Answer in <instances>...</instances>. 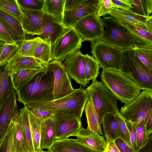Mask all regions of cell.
Here are the masks:
<instances>
[{
	"label": "cell",
	"mask_w": 152,
	"mask_h": 152,
	"mask_svg": "<svg viewBox=\"0 0 152 152\" xmlns=\"http://www.w3.org/2000/svg\"><path fill=\"white\" fill-rule=\"evenodd\" d=\"M121 70L130 74L145 90L152 91V71L136 56L133 49L123 50Z\"/></svg>",
	"instance_id": "52a82bcc"
},
{
	"label": "cell",
	"mask_w": 152,
	"mask_h": 152,
	"mask_svg": "<svg viewBox=\"0 0 152 152\" xmlns=\"http://www.w3.org/2000/svg\"><path fill=\"white\" fill-rule=\"evenodd\" d=\"M13 88L8 73L4 70H0V108L6 101Z\"/></svg>",
	"instance_id": "d6a6232c"
},
{
	"label": "cell",
	"mask_w": 152,
	"mask_h": 152,
	"mask_svg": "<svg viewBox=\"0 0 152 152\" xmlns=\"http://www.w3.org/2000/svg\"><path fill=\"white\" fill-rule=\"evenodd\" d=\"M131 7L130 10L139 15L148 17L152 12V0H128Z\"/></svg>",
	"instance_id": "4dcf8cb0"
},
{
	"label": "cell",
	"mask_w": 152,
	"mask_h": 152,
	"mask_svg": "<svg viewBox=\"0 0 152 152\" xmlns=\"http://www.w3.org/2000/svg\"><path fill=\"white\" fill-rule=\"evenodd\" d=\"M132 123L136 128L137 144L139 150L147 143L149 136L146 132L145 125L140 123Z\"/></svg>",
	"instance_id": "74e56055"
},
{
	"label": "cell",
	"mask_w": 152,
	"mask_h": 152,
	"mask_svg": "<svg viewBox=\"0 0 152 152\" xmlns=\"http://www.w3.org/2000/svg\"><path fill=\"white\" fill-rule=\"evenodd\" d=\"M19 46L16 43H4L0 54V66L5 65L19 54Z\"/></svg>",
	"instance_id": "836d02e7"
},
{
	"label": "cell",
	"mask_w": 152,
	"mask_h": 152,
	"mask_svg": "<svg viewBox=\"0 0 152 152\" xmlns=\"http://www.w3.org/2000/svg\"><path fill=\"white\" fill-rule=\"evenodd\" d=\"M0 41L4 43L14 42L10 35L0 23Z\"/></svg>",
	"instance_id": "c3c4849f"
},
{
	"label": "cell",
	"mask_w": 152,
	"mask_h": 152,
	"mask_svg": "<svg viewBox=\"0 0 152 152\" xmlns=\"http://www.w3.org/2000/svg\"><path fill=\"white\" fill-rule=\"evenodd\" d=\"M83 42L73 26L66 28L51 46L53 59L61 61L70 54L80 50Z\"/></svg>",
	"instance_id": "9c48e42d"
},
{
	"label": "cell",
	"mask_w": 152,
	"mask_h": 152,
	"mask_svg": "<svg viewBox=\"0 0 152 152\" xmlns=\"http://www.w3.org/2000/svg\"><path fill=\"white\" fill-rule=\"evenodd\" d=\"M125 121L129 132L130 140L132 150L133 152H138L139 150L137 144L135 127L132 122L126 121Z\"/></svg>",
	"instance_id": "ee69618b"
},
{
	"label": "cell",
	"mask_w": 152,
	"mask_h": 152,
	"mask_svg": "<svg viewBox=\"0 0 152 152\" xmlns=\"http://www.w3.org/2000/svg\"><path fill=\"white\" fill-rule=\"evenodd\" d=\"M115 115L118 124L120 138L124 141L132 148L130 140L129 132L126 126L125 120L119 112L116 113Z\"/></svg>",
	"instance_id": "60d3db41"
},
{
	"label": "cell",
	"mask_w": 152,
	"mask_h": 152,
	"mask_svg": "<svg viewBox=\"0 0 152 152\" xmlns=\"http://www.w3.org/2000/svg\"><path fill=\"white\" fill-rule=\"evenodd\" d=\"M0 9L20 21L21 12L17 0H0Z\"/></svg>",
	"instance_id": "8d00e7d4"
},
{
	"label": "cell",
	"mask_w": 152,
	"mask_h": 152,
	"mask_svg": "<svg viewBox=\"0 0 152 152\" xmlns=\"http://www.w3.org/2000/svg\"><path fill=\"white\" fill-rule=\"evenodd\" d=\"M54 79L52 72L48 69L39 72L16 91L18 100L24 106L34 103L54 100Z\"/></svg>",
	"instance_id": "3957f363"
},
{
	"label": "cell",
	"mask_w": 152,
	"mask_h": 152,
	"mask_svg": "<svg viewBox=\"0 0 152 152\" xmlns=\"http://www.w3.org/2000/svg\"><path fill=\"white\" fill-rule=\"evenodd\" d=\"M102 20L105 31L99 40L123 50L135 47L152 48V42L139 36L112 17H104Z\"/></svg>",
	"instance_id": "6da1fadb"
},
{
	"label": "cell",
	"mask_w": 152,
	"mask_h": 152,
	"mask_svg": "<svg viewBox=\"0 0 152 152\" xmlns=\"http://www.w3.org/2000/svg\"><path fill=\"white\" fill-rule=\"evenodd\" d=\"M28 114L35 152H41L43 150H41L40 147V137L41 124L42 120L34 116L29 110Z\"/></svg>",
	"instance_id": "f1b7e54d"
},
{
	"label": "cell",
	"mask_w": 152,
	"mask_h": 152,
	"mask_svg": "<svg viewBox=\"0 0 152 152\" xmlns=\"http://www.w3.org/2000/svg\"><path fill=\"white\" fill-rule=\"evenodd\" d=\"M47 65L34 57L22 56L19 54L5 65L4 70L9 74L23 70H46Z\"/></svg>",
	"instance_id": "e0dca14e"
},
{
	"label": "cell",
	"mask_w": 152,
	"mask_h": 152,
	"mask_svg": "<svg viewBox=\"0 0 152 152\" xmlns=\"http://www.w3.org/2000/svg\"><path fill=\"white\" fill-rule=\"evenodd\" d=\"M120 23L140 37L152 42V33L131 24L124 23Z\"/></svg>",
	"instance_id": "7bdbcfd3"
},
{
	"label": "cell",
	"mask_w": 152,
	"mask_h": 152,
	"mask_svg": "<svg viewBox=\"0 0 152 152\" xmlns=\"http://www.w3.org/2000/svg\"><path fill=\"white\" fill-rule=\"evenodd\" d=\"M119 22L131 24L152 33V17H145L133 12L130 9L115 8L109 14Z\"/></svg>",
	"instance_id": "5bb4252c"
},
{
	"label": "cell",
	"mask_w": 152,
	"mask_h": 152,
	"mask_svg": "<svg viewBox=\"0 0 152 152\" xmlns=\"http://www.w3.org/2000/svg\"><path fill=\"white\" fill-rule=\"evenodd\" d=\"M102 124L107 145L120 138L118 122L114 114L108 113L105 114Z\"/></svg>",
	"instance_id": "7402d4cb"
},
{
	"label": "cell",
	"mask_w": 152,
	"mask_h": 152,
	"mask_svg": "<svg viewBox=\"0 0 152 152\" xmlns=\"http://www.w3.org/2000/svg\"><path fill=\"white\" fill-rule=\"evenodd\" d=\"M63 24L56 21L50 15L44 14L42 24L41 32L39 36L48 39L51 46L53 45L64 31Z\"/></svg>",
	"instance_id": "44dd1931"
},
{
	"label": "cell",
	"mask_w": 152,
	"mask_h": 152,
	"mask_svg": "<svg viewBox=\"0 0 152 152\" xmlns=\"http://www.w3.org/2000/svg\"><path fill=\"white\" fill-rule=\"evenodd\" d=\"M20 22L26 34L39 36L41 32L44 14L42 10H34L21 8Z\"/></svg>",
	"instance_id": "2e32d148"
},
{
	"label": "cell",
	"mask_w": 152,
	"mask_h": 152,
	"mask_svg": "<svg viewBox=\"0 0 152 152\" xmlns=\"http://www.w3.org/2000/svg\"><path fill=\"white\" fill-rule=\"evenodd\" d=\"M41 152H45V151H42Z\"/></svg>",
	"instance_id": "9f6ffc18"
},
{
	"label": "cell",
	"mask_w": 152,
	"mask_h": 152,
	"mask_svg": "<svg viewBox=\"0 0 152 152\" xmlns=\"http://www.w3.org/2000/svg\"><path fill=\"white\" fill-rule=\"evenodd\" d=\"M84 152H102L91 148H90L88 150Z\"/></svg>",
	"instance_id": "db71d44e"
},
{
	"label": "cell",
	"mask_w": 152,
	"mask_h": 152,
	"mask_svg": "<svg viewBox=\"0 0 152 152\" xmlns=\"http://www.w3.org/2000/svg\"><path fill=\"white\" fill-rule=\"evenodd\" d=\"M17 93L13 88L7 99L0 108V139L5 134L18 110Z\"/></svg>",
	"instance_id": "ac0fdd59"
},
{
	"label": "cell",
	"mask_w": 152,
	"mask_h": 152,
	"mask_svg": "<svg viewBox=\"0 0 152 152\" xmlns=\"http://www.w3.org/2000/svg\"><path fill=\"white\" fill-rule=\"evenodd\" d=\"M92 56L102 69L121 70L123 50L98 40L91 43Z\"/></svg>",
	"instance_id": "ba28073f"
},
{
	"label": "cell",
	"mask_w": 152,
	"mask_h": 152,
	"mask_svg": "<svg viewBox=\"0 0 152 152\" xmlns=\"http://www.w3.org/2000/svg\"><path fill=\"white\" fill-rule=\"evenodd\" d=\"M33 57L47 64L53 60L51 42L48 39H43Z\"/></svg>",
	"instance_id": "f546056e"
},
{
	"label": "cell",
	"mask_w": 152,
	"mask_h": 152,
	"mask_svg": "<svg viewBox=\"0 0 152 152\" xmlns=\"http://www.w3.org/2000/svg\"><path fill=\"white\" fill-rule=\"evenodd\" d=\"M114 142L121 152H133L132 148L121 138H118Z\"/></svg>",
	"instance_id": "bcb514c9"
},
{
	"label": "cell",
	"mask_w": 152,
	"mask_h": 152,
	"mask_svg": "<svg viewBox=\"0 0 152 152\" xmlns=\"http://www.w3.org/2000/svg\"><path fill=\"white\" fill-rule=\"evenodd\" d=\"M66 0H44L42 10L56 21L63 24Z\"/></svg>",
	"instance_id": "cb8c5ba5"
},
{
	"label": "cell",
	"mask_w": 152,
	"mask_h": 152,
	"mask_svg": "<svg viewBox=\"0 0 152 152\" xmlns=\"http://www.w3.org/2000/svg\"><path fill=\"white\" fill-rule=\"evenodd\" d=\"M138 152H152V135L149 137L147 143L144 146L140 148Z\"/></svg>",
	"instance_id": "f907efd6"
},
{
	"label": "cell",
	"mask_w": 152,
	"mask_h": 152,
	"mask_svg": "<svg viewBox=\"0 0 152 152\" xmlns=\"http://www.w3.org/2000/svg\"><path fill=\"white\" fill-rule=\"evenodd\" d=\"M85 76L87 84L92 80L96 79L100 66L94 58L88 54L84 55Z\"/></svg>",
	"instance_id": "83f0119b"
},
{
	"label": "cell",
	"mask_w": 152,
	"mask_h": 152,
	"mask_svg": "<svg viewBox=\"0 0 152 152\" xmlns=\"http://www.w3.org/2000/svg\"><path fill=\"white\" fill-rule=\"evenodd\" d=\"M63 64L70 77L85 88L87 84L85 74L84 54L80 50L68 56Z\"/></svg>",
	"instance_id": "4fadbf2b"
},
{
	"label": "cell",
	"mask_w": 152,
	"mask_h": 152,
	"mask_svg": "<svg viewBox=\"0 0 152 152\" xmlns=\"http://www.w3.org/2000/svg\"><path fill=\"white\" fill-rule=\"evenodd\" d=\"M29 109L26 106L20 109L18 121L25 137L29 152H35L33 145L28 114Z\"/></svg>",
	"instance_id": "d4e9b609"
},
{
	"label": "cell",
	"mask_w": 152,
	"mask_h": 152,
	"mask_svg": "<svg viewBox=\"0 0 152 152\" xmlns=\"http://www.w3.org/2000/svg\"><path fill=\"white\" fill-rule=\"evenodd\" d=\"M119 113L124 120L145 125L152 113V91L143 90L129 103L121 107Z\"/></svg>",
	"instance_id": "8992f818"
},
{
	"label": "cell",
	"mask_w": 152,
	"mask_h": 152,
	"mask_svg": "<svg viewBox=\"0 0 152 152\" xmlns=\"http://www.w3.org/2000/svg\"><path fill=\"white\" fill-rule=\"evenodd\" d=\"M29 110L34 116L42 120L51 118L55 113V112L51 110L38 108Z\"/></svg>",
	"instance_id": "f6af8a7d"
},
{
	"label": "cell",
	"mask_w": 152,
	"mask_h": 152,
	"mask_svg": "<svg viewBox=\"0 0 152 152\" xmlns=\"http://www.w3.org/2000/svg\"><path fill=\"white\" fill-rule=\"evenodd\" d=\"M89 97L85 88L80 86L72 93L60 98L41 102L30 103L26 106L29 109L38 108L54 112L70 111L81 121L85 105Z\"/></svg>",
	"instance_id": "277c9868"
},
{
	"label": "cell",
	"mask_w": 152,
	"mask_h": 152,
	"mask_svg": "<svg viewBox=\"0 0 152 152\" xmlns=\"http://www.w3.org/2000/svg\"><path fill=\"white\" fill-rule=\"evenodd\" d=\"M85 0H66L64 5V11L71 10L78 6Z\"/></svg>",
	"instance_id": "7dc6e473"
},
{
	"label": "cell",
	"mask_w": 152,
	"mask_h": 152,
	"mask_svg": "<svg viewBox=\"0 0 152 152\" xmlns=\"http://www.w3.org/2000/svg\"><path fill=\"white\" fill-rule=\"evenodd\" d=\"M4 43H2L0 41V54L1 52L2 48L4 46Z\"/></svg>",
	"instance_id": "11a10c76"
},
{
	"label": "cell",
	"mask_w": 152,
	"mask_h": 152,
	"mask_svg": "<svg viewBox=\"0 0 152 152\" xmlns=\"http://www.w3.org/2000/svg\"><path fill=\"white\" fill-rule=\"evenodd\" d=\"M84 110L87 120V129L102 136V122L90 99L86 104Z\"/></svg>",
	"instance_id": "484cf974"
},
{
	"label": "cell",
	"mask_w": 152,
	"mask_h": 152,
	"mask_svg": "<svg viewBox=\"0 0 152 152\" xmlns=\"http://www.w3.org/2000/svg\"><path fill=\"white\" fill-rule=\"evenodd\" d=\"M55 130L51 118L42 120L40 127V147L49 149L55 141Z\"/></svg>",
	"instance_id": "603a6c76"
},
{
	"label": "cell",
	"mask_w": 152,
	"mask_h": 152,
	"mask_svg": "<svg viewBox=\"0 0 152 152\" xmlns=\"http://www.w3.org/2000/svg\"><path fill=\"white\" fill-rule=\"evenodd\" d=\"M86 89L102 123V118L106 113L115 115L119 112L118 99L101 81L92 80L91 85Z\"/></svg>",
	"instance_id": "5b68a950"
},
{
	"label": "cell",
	"mask_w": 152,
	"mask_h": 152,
	"mask_svg": "<svg viewBox=\"0 0 152 152\" xmlns=\"http://www.w3.org/2000/svg\"><path fill=\"white\" fill-rule=\"evenodd\" d=\"M133 49L136 56L150 71H152V48L135 47Z\"/></svg>",
	"instance_id": "f35d334b"
},
{
	"label": "cell",
	"mask_w": 152,
	"mask_h": 152,
	"mask_svg": "<svg viewBox=\"0 0 152 152\" xmlns=\"http://www.w3.org/2000/svg\"><path fill=\"white\" fill-rule=\"evenodd\" d=\"M78 142L102 152H105L107 148L106 141L103 136L82 126L74 135Z\"/></svg>",
	"instance_id": "ffe728a7"
},
{
	"label": "cell",
	"mask_w": 152,
	"mask_h": 152,
	"mask_svg": "<svg viewBox=\"0 0 152 152\" xmlns=\"http://www.w3.org/2000/svg\"><path fill=\"white\" fill-rule=\"evenodd\" d=\"M6 132L7 137L4 152H16V128L14 117L7 129Z\"/></svg>",
	"instance_id": "e575fe53"
},
{
	"label": "cell",
	"mask_w": 152,
	"mask_h": 152,
	"mask_svg": "<svg viewBox=\"0 0 152 152\" xmlns=\"http://www.w3.org/2000/svg\"><path fill=\"white\" fill-rule=\"evenodd\" d=\"M46 70H23L9 74L13 88L19 90L36 74Z\"/></svg>",
	"instance_id": "4316f807"
},
{
	"label": "cell",
	"mask_w": 152,
	"mask_h": 152,
	"mask_svg": "<svg viewBox=\"0 0 152 152\" xmlns=\"http://www.w3.org/2000/svg\"><path fill=\"white\" fill-rule=\"evenodd\" d=\"M0 23L15 42L26 39V34L20 21L0 9Z\"/></svg>",
	"instance_id": "d6986e66"
},
{
	"label": "cell",
	"mask_w": 152,
	"mask_h": 152,
	"mask_svg": "<svg viewBox=\"0 0 152 152\" xmlns=\"http://www.w3.org/2000/svg\"><path fill=\"white\" fill-rule=\"evenodd\" d=\"M19 7L23 9L34 10H42L44 0H17Z\"/></svg>",
	"instance_id": "b9f144b4"
},
{
	"label": "cell",
	"mask_w": 152,
	"mask_h": 152,
	"mask_svg": "<svg viewBox=\"0 0 152 152\" xmlns=\"http://www.w3.org/2000/svg\"><path fill=\"white\" fill-rule=\"evenodd\" d=\"M47 68L53 75L54 99L64 96L74 91L75 89L61 61L52 60L47 64Z\"/></svg>",
	"instance_id": "7c38bea8"
},
{
	"label": "cell",
	"mask_w": 152,
	"mask_h": 152,
	"mask_svg": "<svg viewBox=\"0 0 152 152\" xmlns=\"http://www.w3.org/2000/svg\"><path fill=\"white\" fill-rule=\"evenodd\" d=\"M115 8H118V7L112 0H98L96 13L99 17H104Z\"/></svg>",
	"instance_id": "ab89813d"
},
{
	"label": "cell",
	"mask_w": 152,
	"mask_h": 152,
	"mask_svg": "<svg viewBox=\"0 0 152 152\" xmlns=\"http://www.w3.org/2000/svg\"><path fill=\"white\" fill-rule=\"evenodd\" d=\"M101 78V81L124 105L131 102L141 90H145L130 74L121 70L102 69Z\"/></svg>",
	"instance_id": "7a4b0ae2"
},
{
	"label": "cell",
	"mask_w": 152,
	"mask_h": 152,
	"mask_svg": "<svg viewBox=\"0 0 152 152\" xmlns=\"http://www.w3.org/2000/svg\"><path fill=\"white\" fill-rule=\"evenodd\" d=\"M43 39L38 37L25 39L21 42L19 46V54L22 56L33 57L34 54Z\"/></svg>",
	"instance_id": "1f68e13d"
},
{
	"label": "cell",
	"mask_w": 152,
	"mask_h": 152,
	"mask_svg": "<svg viewBox=\"0 0 152 152\" xmlns=\"http://www.w3.org/2000/svg\"><path fill=\"white\" fill-rule=\"evenodd\" d=\"M105 152H121L114 141L110 142L107 145Z\"/></svg>",
	"instance_id": "f5cc1de1"
},
{
	"label": "cell",
	"mask_w": 152,
	"mask_h": 152,
	"mask_svg": "<svg viewBox=\"0 0 152 152\" xmlns=\"http://www.w3.org/2000/svg\"><path fill=\"white\" fill-rule=\"evenodd\" d=\"M18 112L19 111L17 112L14 117L16 128V152H29L25 137L18 121Z\"/></svg>",
	"instance_id": "d590c367"
},
{
	"label": "cell",
	"mask_w": 152,
	"mask_h": 152,
	"mask_svg": "<svg viewBox=\"0 0 152 152\" xmlns=\"http://www.w3.org/2000/svg\"><path fill=\"white\" fill-rule=\"evenodd\" d=\"M73 27L83 42L88 41L91 43L99 39L105 31L102 18L96 13L82 18Z\"/></svg>",
	"instance_id": "8fae6325"
},
{
	"label": "cell",
	"mask_w": 152,
	"mask_h": 152,
	"mask_svg": "<svg viewBox=\"0 0 152 152\" xmlns=\"http://www.w3.org/2000/svg\"><path fill=\"white\" fill-rule=\"evenodd\" d=\"M98 0H85L82 4L70 10L65 11L63 24L66 28L73 26L84 17L96 13Z\"/></svg>",
	"instance_id": "9a60e30c"
},
{
	"label": "cell",
	"mask_w": 152,
	"mask_h": 152,
	"mask_svg": "<svg viewBox=\"0 0 152 152\" xmlns=\"http://www.w3.org/2000/svg\"><path fill=\"white\" fill-rule=\"evenodd\" d=\"M147 134L150 136L152 133V113L149 116L145 125Z\"/></svg>",
	"instance_id": "816d5d0a"
},
{
	"label": "cell",
	"mask_w": 152,
	"mask_h": 152,
	"mask_svg": "<svg viewBox=\"0 0 152 152\" xmlns=\"http://www.w3.org/2000/svg\"><path fill=\"white\" fill-rule=\"evenodd\" d=\"M55 112L52 117L55 127V140L74 136L82 126L81 121L71 111Z\"/></svg>",
	"instance_id": "30bf717a"
},
{
	"label": "cell",
	"mask_w": 152,
	"mask_h": 152,
	"mask_svg": "<svg viewBox=\"0 0 152 152\" xmlns=\"http://www.w3.org/2000/svg\"><path fill=\"white\" fill-rule=\"evenodd\" d=\"M113 3L118 7V8L129 10L131 7L128 0H112Z\"/></svg>",
	"instance_id": "681fc988"
}]
</instances>
